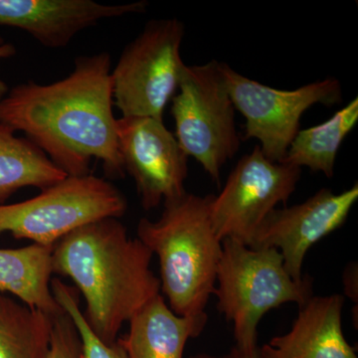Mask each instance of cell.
I'll return each mask as SVG.
<instances>
[{
    "label": "cell",
    "instance_id": "obj_1",
    "mask_svg": "<svg viewBox=\"0 0 358 358\" xmlns=\"http://www.w3.org/2000/svg\"><path fill=\"white\" fill-rule=\"evenodd\" d=\"M110 66L108 52L80 56L64 79L13 87L0 100V124L23 131L68 176L91 174L96 159L108 178H124Z\"/></svg>",
    "mask_w": 358,
    "mask_h": 358
},
{
    "label": "cell",
    "instance_id": "obj_2",
    "mask_svg": "<svg viewBox=\"0 0 358 358\" xmlns=\"http://www.w3.org/2000/svg\"><path fill=\"white\" fill-rule=\"evenodd\" d=\"M152 256L119 218H103L54 245L52 273L74 282L86 301L87 324L106 345H114L124 324L162 294L150 268Z\"/></svg>",
    "mask_w": 358,
    "mask_h": 358
},
{
    "label": "cell",
    "instance_id": "obj_3",
    "mask_svg": "<svg viewBox=\"0 0 358 358\" xmlns=\"http://www.w3.org/2000/svg\"><path fill=\"white\" fill-rule=\"evenodd\" d=\"M211 196L186 192L164 202L157 220L141 218L136 228V238L159 258L160 293L179 317L208 319L205 308L222 256L211 223Z\"/></svg>",
    "mask_w": 358,
    "mask_h": 358
},
{
    "label": "cell",
    "instance_id": "obj_4",
    "mask_svg": "<svg viewBox=\"0 0 358 358\" xmlns=\"http://www.w3.org/2000/svg\"><path fill=\"white\" fill-rule=\"evenodd\" d=\"M213 294L217 310L233 324L237 346H258V326L266 313L294 303L299 308L313 296V279L296 281L275 248H251L235 240L222 241Z\"/></svg>",
    "mask_w": 358,
    "mask_h": 358
},
{
    "label": "cell",
    "instance_id": "obj_5",
    "mask_svg": "<svg viewBox=\"0 0 358 358\" xmlns=\"http://www.w3.org/2000/svg\"><path fill=\"white\" fill-rule=\"evenodd\" d=\"M171 113L181 148L220 186L222 167L236 155L241 141L220 62L185 65Z\"/></svg>",
    "mask_w": 358,
    "mask_h": 358
},
{
    "label": "cell",
    "instance_id": "obj_6",
    "mask_svg": "<svg viewBox=\"0 0 358 358\" xmlns=\"http://www.w3.org/2000/svg\"><path fill=\"white\" fill-rule=\"evenodd\" d=\"M128 210L124 193L93 174L67 176L33 199L0 204V235L54 247L66 235L103 218H121Z\"/></svg>",
    "mask_w": 358,
    "mask_h": 358
},
{
    "label": "cell",
    "instance_id": "obj_7",
    "mask_svg": "<svg viewBox=\"0 0 358 358\" xmlns=\"http://www.w3.org/2000/svg\"><path fill=\"white\" fill-rule=\"evenodd\" d=\"M185 31L176 18L152 20L124 47L110 72L113 100L122 117L164 120L185 67L180 54Z\"/></svg>",
    "mask_w": 358,
    "mask_h": 358
},
{
    "label": "cell",
    "instance_id": "obj_8",
    "mask_svg": "<svg viewBox=\"0 0 358 358\" xmlns=\"http://www.w3.org/2000/svg\"><path fill=\"white\" fill-rule=\"evenodd\" d=\"M220 69L235 110L246 119L245 140L260 141L264 155L273 162H281L286 157L305 112L317 103L334 106L343 100L336 78L287 91L254 81L226 63L220 62Z\"/></svg>",
    "mask_w": 358,
    "mask_h": 358
},
{
    "label": "cell",
    "instance_id": "obj_9",
    "mask_svg": "<svg viewBox=\"0 0 358 358\" xmlns=\"http://www.w3.org/2000/svg\"><path fill=\"white\" fill-rule=\"evenodd\" d=\"M301 176L300 167L273 162L256 145L239 159L219 194H212L211 223L219 239L251 247L261 224L288 202Z\"/></svg>",
    "mask_w": 358,
    "mask_h": 358
},
{
    "label": "cell",
    "instance_id": "obj_10",
    "mask_svg": "<svg viewBox=\"0 0 358 358\" xmlns=\"http://www.w3.org/2000/svg\"><path fill=\"white\" fill-rule=\"evenodd\" d=\"M115 131L124 171L133 178L145 211L187 192L189 157L164 120L122 117Z\"/></svg>",
    "mask_w": 358,
    "mask_h": 358
},
{
    "label": "cell",
    "instance_id": "obj_11",
    "mask_svg": "<svg viewBox=\"0 0 358 358\" xmlns=\"http://www.w3.org/2000/svg\"><path fill=\"white\" fill-rule=\"evenodd\" d=\"M358 199V185L338 193L322 188L303 203L274 209L254 236L251 248H275L296 281L303 279L308 250L345 223Z\"/></svg>",
    "mask_w": 358,
    "mask_h": 358
},
{
    "label": "cell",
    "instance_id": "obj_12",
    "mask_svg": "<svg viewBox=\"0 0 358 358\" xmlns=\"http://www.w3.org/2000/svg\"><path fill=\"white\" fill-rule=\"evenodd\" d=\"M145 0L103 4L93 0H0V25L17 28L47 48H64L101 21L145 13Z\"/></svg>",
    "mask_w": 358,
    "mask_h": 358
},
{
    "label": "cell",
    "instance_id": "obj_13",
    "mask_svg": "<svg viewBox=\"0 0 358 358\" xmlns=\"http://www.w3.org/2000/svg\"><path fill=\"white\" fill-rule=\"evenodd\" d=\"M343 305L341 294L312 296L288 333L259 348L260 358H358L343 334Z\"/></svg>",
    "mask_w": 358,
    "mask_h": 358
},
{
    "label": "cell",
    "instance_id": "obj_14",
    "mask_svg": "<svg viewBox=\"0 0 358 358\" xmlns=\"http://www.w3.org/2000/svg\"><path fill=\"white\" fill-rule=\"evenodd\" d=\"M207 320L179 317L160 294L129 320L128 334L117 341L129 358H183L186 343L202 334Z\"/></svg>",
    "mask_w": 358,
    "mask_h": 358
},
{
    "label": "cell",
    "instance_id": "obj_15",
    "mask_svg": "<svg viewBox=\"0 0 358 358\" xmlns=\"http://www.w3.org/2000/svg\"><path fill=\"white\" fill-rule=\"evenodd\" d=\"M52 250L37 244L0 249V293L11 294L28 307L56 317L65 310L51 291Z\"/></svg>",
    "mask_w": 358,
    "mask_h": 358
},
{
    "label": "cell",
    "instance_id": "obj_16",
    "mask_svg": "<svg viewBox=\"0 0 358 358\" xmlns=\"http://www.w3.org/2000/svg\"><path fill=\"white\" fill-rule=\"evenodd\" d=\"M67 176L34 143L0 124V204L22 188L46 189Z\"/></svg>",
    "mask_w": 358,
    "mask_h": 358
},
{
    "label": "cell",
    "instance_id": "obj_17",
    "mask_svg": "<svg viewBox=\"0 0 358 358\" xmlns=\"http://www.w3.org/2000/svg\"><path fill=\"white\" fill-rule=\"evenodd\" d=\"M358 122V99H353L327 121L300 129L289 145L282 164L308 167L313 173L333 178L338 150Z\"/></svg>",
    "mask_w": 358,
    "mask_h": 358
},
{
    "label": "cell",
    "instance_id": "obj_18",
    "mask_svg": "<svg viewBox=\"0 0 358 358\" xmlns=\"http://www.w3.org/2000/svg\"><path fill=\"white\" fill-rule=\"evenodd\" d=\"M54 319L0 293V358H48Z\"/></svg>",
    "mask_w": 358,
    "mask_h": 358
},
{
    "label": "cell",
    "instance_id": "obj_19",
    "mask_svg": "<svg viewBox=\"0 0 358 358\" xmlns=\"http://www.w3.org/2000/svg\"><path fill=\"white\" fill-rule=\"evenodd\" d=\"M51 291L61 308L70 315L81 338L83 358H129L119 341L106 345L91 331L80 308V294L59 278H52Z\"/></svg>",
    "mask_w": 358,
    "mask_h": 358
},
{
    "label": "cell",
    "instance_id": "obj_20",
    "mask_svg": "<svg viewBox=\"0 0 358 358\" xmlns=\"http://www.w3.org/2000/svg\"><path fill=\"white\" fill-rule=\"evenodd\" d=\"M48 358H83L79 333L66 312L54 319Z\"/></svg>",
    "mask_w": 358,
    "mask_h": 358
},
{
    "label": "cell",
    "instance_id": "obj_21",
    "mask_svg": "<svg viewBox=\"0 0 358 358\" xmlns=\"http://www.w3.org/2000/svg\"><path fill=\"white\" fill-rule=\"evenodd\" d=\"M190 358H260V353H259V346L255 348H243L235 345L226 355H212L199 353V355H192Z\"/></svg>",
    "mask_w": 358,
    "mask_h": 358
},
{
    "label": "cell",
    "instance_id": "obj_22",
    "mask_svg": "<svg viewBox=\"0 0 358 358\" xmlns=\"http://www.w3.org/2000/svg\"><path fill=\"white\" fill-rule=\"evenodd\" d=\"M16 53H17V51H16L15 46L13 44L8 43L0 36V61L3 60V59L13 57ZM8 91V87H7L6 82L0 79V100H2L6 96Z\"/></svg>",
    "mask_w": 358,
    "mask_h": 358
}]
</instances>
